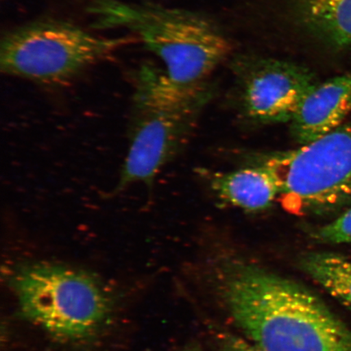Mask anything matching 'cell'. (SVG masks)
I'll return each mask as SVG.
<instances>
[{
  "label": "cell",
  "instance_id": "obj_11",
  "mask_svg": "<svg viewBox=\"0 0 351 351\" xmlns=\"http://www.w3.org/2000/svg\"><path fill=\"white\" fill-rule=\"evenodd\" d=\"M305 273L351 309V261L339 254L311 252L300 258Z\"/></svg>",
  "mask_w": 351,
  "mask_h": 351
},
{
  "label": "cell",
  "instance_id": "obj_8",
  "mask_svg": "<svg viewBox=\"0 0 351 351\" xmlns=\"http://www.w3.org/2000/svg\"><path fill=\"white\" fill-rule=\"evenodd\" d=\"M351 113V73L315 85L291 121L293 139L300 145L315 141L344 124Z\"/></svg>",
  "mask_w": 351,
  "mask_h": 351
},
{
  "label": "cell",
  "instance_id": "obj_14",
  "mask_svg": "<svg viewBox=\"0 0 351 351\" xmlns=\"http://www.w3.org/2000/svg\"><path fill=\"white\" fill-rule=\"evenodd\" d=\"M186 351H203V350H201V349H199V348H195V346H194V348H189V349H188V350H186Z\"/></svg>",
  "mask_w": 351,
  "mask_h": 351
},
{
  "label": "cell",
  "instance_id": "obj_2",
  "mask_svg": "<svg viewBox=\"0 0 351 351\" xmlns=\"http://www.w3.org/2000/svg\"><path fill=\"white\" fill-rule=\"evenodd\" d=\"M92 28L123 29L165 65L171 86L187 98L204 99L203 85L229 56L231 45L213 22L197 13L148 2L92 0Z\"/></svg>",
  "mask_w": 351,
  "mask_h": 351
},
{
  "label": "cell",
  "instance_id": "obj_12",
  "mask_svg": "<svg viewBox=\"0 0 351 351\" xmlns=\"http://www.w3.org/2000/svg\"><path fill=\"white\" fill-rule=\"evenodd\" d=\"M313 238L326 244L351 243V208L313 232Z\"/></svg>",
  "mask_w": 351,
  "mask_h": 351
},
{
  "label": "cell",
  "instance_id": "obj_13",
  "mask_svg": "<svg viewBox=\"0 0 351 351\" xmlns=\"http://www.w3.org/2000/svg\"><path fill=\"white\" fill-rule=\"evenodd\" d=\"M219 346V351H266L251 341L232 335L222 336Z\"/></svg>",
  "mask_w": 351,
  "mask_h": 351
},
{
  "label": "cell",
  "instance_id": "obj_6",
  "mask_svg": "<svg viewBox=\"0 0 351 351\" xmlns=\"http://www.w3.org/2000/svg\"><path fill=\"white\" fill-rule=\"evenodd\" d=\"M199 108L173 106L134 90L128 151L112 195L137 184L151 188L185 143Z\"/></svg>",
  "mask_w": 351,
  "mask_h": 351
},
{
  "label": "cell",
  "instance_id": "obj_1",
  "mask_svg": "<svg viewBox=\"0 0 351 351\" xmlns=\"http://www.w3.org/2000/svg\"><path fill=\"white\" fill-rule=\"evenodd\" d=\"M219 291L249 341L266 351H351V330L310 289L252 263H228Z\"/></svg>",
  "mask_w": 351,
  "mask_h": 351
},
{
  "label": "cell",
  "instance_id": "obj_4",
  "mask_svg": "<svg viewBox=\"0 0 351 351\" xmlns=\"http://www.w3.org/2000/svg\"><path fill=\"white\" fill-rule=\"evenodd\" d=\"M133 34L104 38L67 21L32 22L7 33L0 44V70L8 76L62 85L130 44Z\"/></svg>",
  "mask_w": 351,
  "mask_h": 351
},
{
  "label": "cell",
  "instance_id": "obj_9",
  "mask_svg": "<svg viewBox=\"0 0 351 351\" xmlns=\"http://www.w3.org/2000/svg\"><path fill=\"white\" fill-rule=\"evenodd\" d=\"M293 19L311 38L332 49L351 46V0H289Z\"/></svg>",
  "mask_w": 351,
  "mask_h": 351
},
{
  "label": "cell",
  "instance_id": "obj_5",
  "mask_svg": "<svg viewBox=\"0 0 351 351\" xmlns=\"http://www.w3.org/2000/svg\"><path fill=\"white\" fill-rule=\"evenodd\" d=\"M292 213H326L351 202V121L293 150L262 156Z\"/></svg>",
  "mask_w": 351,
  "mask_h": 351
},
{
  "label": "cell",
  "instance_id": "obj_3",
  "mask_svg": "<svg viewBox=\"0 0 351 351\" xmlns=\"http://www.w3.org/2000/svg\"><path fill=\"white\" fill-rule=\"evenodd\" d=\"M11 284L22 315L60 340L94 339L111 317V297L86 271L56 263H26L13 271Z\"/></svg>",
  "mask_w": 351,
  "mask_h": 351
},
{
  "label": "cell",
  "instance_id": "obj_10",
  "mask_svg": "<svg viewBox=\"0 0 351 351\" xmlns=\"http://www.w3.org/2000/svg\"><path fill=\"white\" fill-rule=\"evenodd\" d=\"M212 189L219 199L250 213L270 208L280 195L274 178L258 165L215 175Z\"/></svg>",
  "mask_w": 351,
  "mask_h": 351
},
{
  "label": "cell",
  "instance_id": "obj_7",
  "mask_svg": "<svg viewBox=\"0 0 351 351\" xmlns=\"http://www.w3.org/2000/svg\"><path fill=\"white\" fill-rule=\"evenodd\" d=\"M234 71L245 115L266 124L291 122L317 84L308 69L285 60L247 57L235 64Z\"/></svg>",
  "mask_w": 351,
  "mask_h": 351
}]
</instances>
